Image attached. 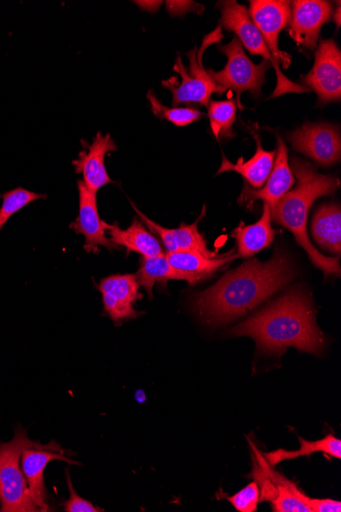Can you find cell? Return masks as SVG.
<instances>
[{"label":"cell","instance_id":"1","mask_svg":"<svg viewBox=\"0 0 341 512\" xmlns=\"http://www.w3.org/2000/svg\"><path fill=\"white\" fill-rule=\"evenodd\" d=\"M294 277L288 257L277 251L267 262L253 259L224 275L193 298L192 308L204 322L221 325L247 314Z\"/></svg>","mask_w":341,"mask_h":512},{"label":"cell","instance_id":"2","mask_svg":"<svg viewBox=\"0 0 341 512\" xmlns=\"http://www.w3.org/2000/svg\"><path fill=\"white\" fill-rule=\"evenodd\" d=\"M232 335L253 338L258 348L268 354L281 355L289 347L319 354L324 347L310 296L302 289L288 292L240 323L232 330Z\"/></svg>","mask_w":341,"mask_h":512},{"label":"cell","instance_id":"3","mask_svg":"<svg viewBox=\"0 0 341 512\" xmlns=\"http://www.w3.org/2000/svg\"><path fill=\"white\" fill-rule=\"evenodd\" d=\"M291 167L298 180L297 186L270 208L271 219L295 236L313 264L321 269L326 277L339 276V259L324 256L312 245L307 223L313 203L318 198L333 195L339 189L340 182L334 176L319 173L311 164L300 158H292Z\"/></svg>","mask_w":341,"mask_h":512},{"label":"cell","instance_id":"4","mask_svg":"<svg viewBox=\"0 0 341 512\" xmlns=\"http://www.w3.org/2000/svg\"><path fill=\"white\" fill-rule=\"evenodd\" d=\"M220 29L209 35L203 43L202 49L194 48L187 53L189 66L186 67L181 57H178L174 65V71L179 75L181 81L172 77L163 82L173 95L172 104L178 107L182 104L209 106L211 96L218 92L220 95L225 91L220 88L212 79L209 72L203 65V54L212 42L222 38Z\"/></svg>","mask_w":341,"mask_h":512},{"label":"cell","instance_id":"5","mask_svg":"<svg viewBox=\"0 0 341 512\" xmlns=\"http://www.w3.org/2000/svg\"><path fill=\"white\" fill-rule=\"evenodd\" d=\"M39 444L18 430L9 443H0V502L4 512L40 511L35 504L27 479L20 467L22 453L26 448Z\"/></svg>","mask_w":341,"mask_h":512},{"label":"cell","instance_id":"6","mask_svg":"<svg viewBox=\"0 0 341 512\" xmlns=\"http://www.w3.org/2000/svg\"><path fill=\"white\" fill-rule=\"evenodd\" d=\"M221 25L228 31L236 34L242 45L252 55H258L269 62L275 69L277 75V86L271 99L281 97L285 93H306L310 89L304 85L297 84L287 79L280 70V65L274 60L267 48L266 42L250 18L246 7L240 6L234 0L220 3Z\"/></svg>","mask_w":341,"mask_h":512},{"label":"cell","instance_id":"7","mask_svg":"<svg viewBox=\"0 0 341 512\" xmlns=\"http://www.w3.org/2000/svg\"><path fill=\"white\" fill-rule=\"evenodd\" d=\"M227 57V65L221 71L208 70L214 82L224 91L231 89L237 93V104L240 106L242 92L251 91L258 99L262 95V86L266 82V72L271 64L263 61L255 65L243 52L242 44L237 37L219 49ZM242 109V108H241Z\"/></svg>","mask_w":341,"mask_h":512},{"label":"cell","instance_id":"8","mask_svg":"<svg viewBox=\"0 0 341 512\" xmlns=\"http://www.w3.org/2000/svg\"><path fill=\"white\" fill-rule=\"evenodd\" d=\"M252 444V477L260 489V501H268L276 512H312L308 496L295 483L273 470L264 454Z\"/></svg>","mask_w":341,"mask_h":512},{"label":"cell","instance_id":"9","mask_svg":"<svg viewBox=\"0 0 341 512\" xmlns=\"http://www.w3.org/2000/svg\"><path fill=\"white\" fill-rule=\"evenodd\" d=\"M305 86L317 93L321 104L338 103L341 99V53L337 44L322 40L315 55L313 69L302 78Z\"/></svg>","mask_w":341,"mask_h":512},{"label":"cell","instance_id":"10","mask_svg":"<svg viewBox=\"0 0 341 512\" xmlns=\"http://www.w3.org/2000/svg\"><path fill=\"white\" fill-rule=\"evenodd\" d=\"M287 138L294 150L303 153L321 166H332L340 160V134L333 125L305 124L289 133Z\"/></svg>","mask_w":341,"mask_h":512},{"label":"cell","instance_id":"11","mask_svg":"<svg viewBox=\"0 0 341 512\" xmlns=\"http://www.w3.org/2000/svg\"><path fill=\"white\" fill-rule=\"evenodd\" d=\"M250 18L262 34L274 60L286 70L291 57L279 49L280 32L290 20V3L286 0H255L251 2Z\"/></svg>","mask_w":341,"mask_h":512},{"label":"cell","instance_id":"12","mask_svg":"<svg viewBox=\"0 0 341 512\" xmlns=\"http://www.w3.org/2000/svg\"><path fill=\"white\" fill-rule=\"evenodd\" d=\"M333 12L329 2L323 0H297L290 4L288 33L301 48L315 50L320 31Z\"/></svg>","mask_w":341,"mask_h":512},{"label":"cell","instance_id":"13","mask_svg":"<svg viewBox=\"0 0 341 512\" xmlns=\"http://www.w3.org/2000/svg\"><path fill=\"white\" fill-rule=\"evenodd\" d=\"M79 214L71 228L85 239L84 249L88 253H97L99 247L108 250L119 249L107 237L106 222L101 219L97 209L96 193L87 188L83 180L78 181Z\"/></svg>","mask_w":341,"mask_h":512},{"label":"cell","instance_id":"14","mask_svg":"<svg viewBox=\"0 0 341 512\" xmlns=\"http://www.w3.org/2000/svg\"><path fill=\"white\" fill-rule=\"evenodd\" d=\"M54 460H63L76 464L65 455V451L55 442L26 448L21 457L22 470L27 479L32 498L40 511H46V490L44 485V471L47 464Z\"/></svg>","mask_w":341,"mask_h":512},{"label":"cell","instance_id":"15","mask_svg":"<svg viewBox=\"0 0 341 512\" xmlns=\"http://www.w3.org/2000/svg\"><path fill=\"white\" fill-rule=\"evenodd\" d=\"M105 311L114 322L136 318L140 312L133 308L134 303L142 296L140 285L134 274H117L104 278L100 284Z\"/></svg>","mask_w":341,"mask_h":512},{"label":"cell","instance_id":"16","mask_svg":"<svg viewBox=\"0 0 341 512\" xmlns=\"http://www.w3.org/2000/svg\"><path fill=\"white\" fill-rule=\"evenodd\" d=\"M131 205L143 223L161 239L168 253L192 252L210 258L219 257L209 250L204 236L199 231V222L206 214V207H204L202 215L196 222L190 225L182 223L176 229H169L145 216L133 203Z\"/></svg>","mask_w":341,"mask_h":512},{"label":"cell","instance_id":"17","mask_svg":"<svg viewBox=\"0 0 341 512\" xmlns=\"http://www.w3.org/2000/svg\"><path fill=\"white\" fill-rule=\"evenodd\" d=\"M117 150L110 134H96L87 151H82L73 162L76 173H82L83 182L89 190L96 193L112 182L106 167V157Z\"/></svg>","mask_w":341,"mask_h":512},{"label":"cell","instance_id":"18","mask_svg":"<svg viewBox=\"0 0 341 512\" xmlns=\"http://www.w3.org/2000/svg\"><path fill=\"white\" fill-rule=\"evenodd\" d=\"M277 143V157L264 188L260 191H254L249 186H245V190L240 196V203H254L257 200H263L272 208L294 186L296 180L288 163L287 147L279 135L277 136Z\"/></svg>","mask_w":341,"mask_h":512},{"label":"cell","instance_id":"19","mask_svg":"<svg viewBox=\"0 0 341 512\" xmlns=\"http://www.w3.org/2000/svg\"><path fill=\"white\" fill-rule=\"evenodd\" d=\"M166 256L171 266L182 275L183 281L190 285L204 281L218 269L239 258L237 254L234 255V250L217 258L192 252L168 253Z\"/></svg>","mask_w":341,"mask_h":512},{"label":"cell","instance_id":"20","mask_svg":"<svg viewBox=\"0 0 341 512\" xmlns=\"http://www.w3.org/2000/svg\"><path fill=\"white\" fill-rule=\"evenodd\" d=\"M106 230L110 236V241L118 248H126L128 254L135 252L142 257L164 254L159 240L148 229H145L142 222L137 218L133 219L132 224L127 229H121L117 223H106Z\"/></svg>","mask_w":341,"mask_h":512},{"label":"cell","instance_id":"21","mask_svg":"<svg viewBox=\"0 0 341 512\" xmlns=\"http://www.w3.org/2000/svg\"><path fill=\"white\" fill-rule=\"evenodd\" d=\"M271 210L264 203L261 219L252 225L241 222L232 232V238L236 240L238 256L250 258L270 247L274 241L275 230L271 225Z\"/></svg>","mask_w":341,"mask_h":512},{"label":"cell","instance_id":"22","mask_svg":"<svg viewBox=\"0 0 341 512\" xmlns=\"http://www.w3.org/2000/svg\"><path fill=\"white\" fill-rule=\"evenodd\" d=\"M255 139L257 151L251 160L243 162L242 158H240L236 164H233L223 155L222 165L217 175L228 171H235L241 174L252 188H263L273 169L276 153L265 151L257 134H255Z\"/></svg>","mask_w":341,"mask_h":512},{"label":"cell","instance_id":"23","mask_svg":"<svg viewBox=\"0 0 341 512\" xmlns=\"http://www.w3.org/2000/svg\"><path fill=\"white\" fill-rule=\"evenodd\" d=\"M312 235L323 250L340 255L341 252V211L336 204H324L314 214Z\"/></svg>","mask_w":341,"mask_h":512},{"label":"cell","instance_id":"24","mask_svg":"<svg viewBox=\"0 0 341 512\" xmlns=\"http://www.w3.org/2000/svg\"><path fill=\"white\" fill-rule=\"evenodd\" d=\"M140 287H143L153 298L156 284H167L168 281H183L182 275L169 263L166 254L154 257H142L140 267L135 274Z\"/></svg>","mask_w":341,"mask_h":512},{"label":"cell","instance_id":"25","mask_svg":"<svg viewBox=\"0 0 341 512\" xmlns=\"http://www.w3.org/2000/svg\"><path fill=\"white\" fill-rule=\"evenodd\" d=\"M299 440L301 443V448L299 450L288 451L284 449H279L264 454L266 460L271 465V467H276L278 463L284 460L311 456L312 454L319 452L337 459L341 458V441L332 435L326 436L322 440L312 442L304 440L303 438H299Z\"/></svg>","mask_w":341,"mask_h":512},{"label":"cell","instance_id":"26","mask_svg":"<svg viewBox=\"0 0 341 512\" xmlns=\"http://www.w3.org/2000/svg\"><path fill=\"white\" fill-rule=\"evenodd\" d=\"M209 118L212 131L217 139L234 136L233 124L237 107L234 101H213L209 103Z\"/></svg>","mask_w":341,"mask_h":512},{"label":"cell","instance_id":"27","mask_svg":"<svg viewBox=\"0 0 341 512\" xmlns=\"http://www.w3.org/2000/svg\"><path fill=\"white\" fill-rule=\"evenodd\" d=\"M0 198L3 199V204L0 206V231H2L12 216L29 204L45 199L46 195L34 193L23 188H17L0 195Z\"/></svg>","mask_w":341,"mask_h":512},{"label":"cell","instance_id":"28","mask_svg":"<svg viewBox=\"0 0 341 512\" xmlns=\"http://www.w3.org/2000/svg\"><path fill=\"white\" fill-rule=\"evenodd\" d=\"M148 99L152 106L153 113L162 120H167L178 127L187 126L193 122L199 121L203 113L193 108H168L164 106L153 91L148 93Z\"/></svg>","mask_w":341,"mask_h":512},{"label":"cell","instance_id":"29","mask_svg":"<svg viewBox=\"0 0 341 512\" xmlns=\"http://www.w3.org/2000/svg\"><path fill=\"white\" fill-rule=\"evenodd\" d=\"M229 502L240 512H255L260 502V489L256 482L228 498Z\"/></svg>","mask_w":341,"mask_h":512},{"label":"cell","instance_id":"30","mask_svg":"<svg viewBox=\"0 0 341 512\" xmlns=\"http://www.w3.org/2000/svg\"><path fill=\"white\" fill-rule=\"evenodd\" d=\"M68 486L70 490V498L65 503L66 512H97L103 511L101 508L95 507L90 501L80 497L74 489L70 476L68 475Z\"/></svg>","mask_w":341,"mask_h":512},{"label":"cell","instance_id":"31","mask_svg":"<svg viewBox=\"0 0 341 512\" xmlns=\"http://www.w3.org/2000/svg\"><path fill=\"white\" fill-rule=\"evenodd\" d=\"M308 505L312 512H340V501L331 499H314L308 496Z\"/></svg>","mask_w":341,"mask_h":512},{"label":"cell","instance_id":"32","mask_svg":"<svg viewBox=\"0 0 341 512\" xmlns=\"http://www.w3.org/2000/svg\"><path fill=\"white\" fill-rule=\"evenodd\" d=\"M334 22H336L337 27L340 26V5H339V3H338V8H337V10L335 12V15H334Z\"/></svg>","mask_w":341,"mask_h":512}]
</instances>
